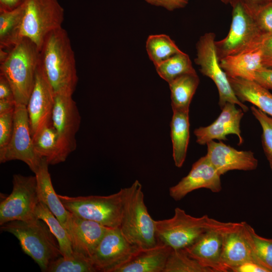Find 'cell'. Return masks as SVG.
Instances as JSON below:
<instances>
[{"label":"cell","mask_w":272,"mask_h":272,"mask_svg":"<svg viewBox=\"0 0 272 272\" xmlns=\"http://www.w3.org/2000/svg\"><path fill=\"white\" fill-rule=\"evenodd\" d=\"M270 1H272V0H270Z\"/></svg>","instance_id":"7dc6e473"},{"label":"cell","mask_w":272,"mask_h":272,"mask_svg":"<svg viewBox=\"0 0 272 272\" xmlns=\"http://www.w3.org/2000/svg\"><path fill=\"white\" fill-rule=\"evenodd\" d=\"M146 47L148 56L155 66L181 51L168 35L163 34L149 35Z\"/></svg>","instance_id":"1f68e13d"},{"label":"cell","mask_w":272,"mask_h":272,"mask_svg":"<svg viewBox=\"0 0 272 272\" xmlns=\"http://www.w3.org/2000/svg\"><path fill=\"white\" fill-rule=\"evenodd\" d=\"M206 188L218 193L221 191V175L212 165L207 156L194 163L188 174L169 188V195L175 201L183 198L193 190Z\"/></svg>","instance_id":"9a60e30c"},{"label":"cell","mask_w":272,"mask_h":272,"mask_svg":"<svg viewBox=\"0 0 272 272\" xmlns=\"http://www.w3.org/2000/svg\"><path fill=\"white\" fill-rule=\"evenodd\" d=\"M40 202L36 176L14 174L12 191L1 200L0 225L37 218L35 212Z\"/></svg>","instance_id":"ba28073f"},{"label":"cell","mask_w":272,"mask_h":272,"mask_svg":"<svg viewBox=\"0 0 272 272\" xmlns=\"http://www.w3.org/2000/svg\"><path fill=\"white\" fill-rule=\"evenodd\" d=\"M232 228L209 230L184 249L191 257L213 272H226L221 258L223 235L225 231Z\"/></svg>","instance_id":"ac0fdd59"},{"label":"cell","mask_w":272,"mask_h":272,"mask_svg":"<svg viewBox=\"0 0 272 272\" xmlns=\"http://www.w3.org/2000/svg\"><path fill=\"white\" fill-rule=\"evenodd\" d=\"M233 90L242 103L248 102L272 116V94L254 81L228 78Z\"/></svg>","instance_id":"cb8c5ba5"},{"label":"cell","mask_w":272,"mask_h":272,"mask_svg":"<svg viewBox=\"0 0 272 272\" xmlns=\"http://www.w3.org/2000/svg\"><path fill=\"white\" fill-rule=\"evenodd\" d=\"M41 160L34 149L27 107L22 104H16L12 135L6 149L0 155V162L20 160L26 164L35 174Z\"/></svg>","instance_id":"8fae6325"},{"label":"cell","mask_w":272,"mask_h":272,"mask_svg":"<svg viewBox=\"0 0 272 272\" xmlns=\"http://www.w3.org/2000/svg\"><path fill=\"white\" fill-rule=\"evenodd\" d=\"M16 102L14 101L0 100V114L15 110Z\"/></svg>","instance_id":"f6af8a7d"},{"label":"cell","mask_w":272,"mask_h":272,"mask_svg":"<svg viewBox=\"0 0 272 272\" xmlns=\"http://www.w3.org/2000/svg\"><path fill=\"white\" fill-rule=\"evenodd\" d=\"M1 230L15 236L24 252L46 271L50 263L62 256L57 239L47 224L36 218L13 221L1 226Z\"/></svg>","instance_id":"5b68a950"},{"label":"cell","mask_w":272,"mask_h":272,"mask_svg":"<svg viewBox=\"0 0 272 272\" xmlns=\"http://www.w3.org/2000/svg\"><path fill=\"white\" fill-rule=\"evenodd\" d=\"M164 272H213L191 257L185 249H172Z\"/></svg>","instance_id":"836d02e7"},{"label":"cell","mask_w":272,"mask_h":272,"mask_svg":"<svg viewBox=\"0 0 272 272\" xmlns=\"http://www.w3.org/2000/svg\"><path fill=\"white\" fill-rule=\"evenodd\" d=\"M199 83L196 72L181 75L168 83L172 110H189L190 104Z\"/></svg>","instance_id":"484cf974"},{"label":"cell","mask_w":272,"mask_h":272,"mask_svg":"<svg viewBox=\"0 0 272 272\" xmlns=\"http://www.w3.org/2000/svg\"><path fill=\"white\" fill-rule=\"evenodd\" d=\"M262 41L243 51L220 60V65L228 78L254 81L255 72L264 67Z\"/></svg>","instance_id":"ffe728a7"},{"label":"cell","mask_w":272,"mask_h":272,"mask_svg":"<svg viewBox=\"0 0 272 272\" xmlns=\"http://www.w3.org/2000/svg\"><path fill=\"white\" fill-rule=\"evenodd\" d=\"M55 94L39 63L34 85L26 106L32 138L51 122Z\"/></svg>","instance_id":"5bb4252c"},{"label":"cell","mask_w":272,"mask_h":272,"mask_svg":"<svg viewBox=\"0 0 272 272\" xmlns=\"http://www.w3.org/2000/svg\"><path fill=\"white\" fill-rule=\"evenodd\" d=\"M172 110L170 123L172 156L175 165L180 168L185 161L189 141V110Z\"/></svg>","instance_id":"d4e9b609"},{"label":"cell","mask_w":272,"mask_h":272,"mask_svg":"<svg viewBox=\"0 0 272 272\" xmlns=\"http://www.w3.org/2000/svg\"><path fill=\"white\" fill-rule=\"evenodd\" d=\"M221 258L226 272L246 262H257L244 235L242 222L223 233Z\"/></svg>","instance_id":"44dd1931"},{"label":"cell","mask_w":272,"mask_h":272,"mask_svg":"<svg viewBox=\"0 0 272 272\" xmlns=\"http://www.w3.org/2000/svg\"><path fill=\"white\" fill-rule=\"evenodd\" d=\"M139 250L126 239L119 228H109L90 259L98 271L114 272Z\"/></svg>","instance_id":"4fadbf2b"},{"label":"cell","mask_w":272,"mask_h":272,"mask_svg":"<svg viewBox=\"0 0 272 272\" xmlns=\"http://www.w3.org/2000/svg\"><path fill=\"white\" fill-rule=\"evenodd\" d=\"M14 110L0 114V155L6 149L12 135Z\"/></svg>","instance_id":"d590c367"},{"label":"cell","mask_w":272,"mask_h":272,"mask_svg":"<svg viewBox=\"0 0 272 272\" xmlns=\"http://www.w3.org/2000/svg\"><path fill=\"white\" fill-rule=\"evenodd\" d=\"M261 44L262 64L265 67L272 68V35L265 37Z\"/></svg>","instance_id":"60d3db41"},{"label":"cell","mask_w":272,"mask_h":272,"mask_svg":"<svg viewBox=\"0 0 272 272\" xmlns=\"http://www.w3.org/2000/svg\"><path fill=\"white\" fill-rule=\"evenodd\" d=\"M216 35L206 33L200 36L196 44L195 64L199 66L200 72L210 78L215 84L219 92V105L222 109L226 103L238 105L246 112L248 107L235 95L229 78L220 65L215 44Z\"/></svg>","instance_id":"9c48e42d"},{"label":"cell","mask_w":272,"mask_h":272,"mask_svg":"<svg viewBox=\"0 0 272 272\" xmlns=\"http://www.w3.org/2000/svg\"><path fill=\"white\" fill-rule=\"evenodd\" d=\"M238 224L220 222L207 215L194 217L179 208L175 209L172 218L155 221L159 243L167 245L172 249L187 247L209 230L230 229Z\"/></svg>","instance_id":"277c9868"},{"label":"cell","mask_w":272,"mask_h":272,"mask_svg":"<svg viewBox=\"0 0 272 272\" xmlns=\"http://www.w3.org/2000/svg\"><path fill=\"white\" fill-rule=\"evenodd\" d=\"M0 100L15 101L12 88L5 77L0 75Z\"/></svg>","instance_id":"7bdbcfd3"},{"label":"cell","mask_w":272,"mask_h":272,"mask_svg":"<svg viewBox=\"0 0 272 272\" xmlns=\"http://www.w3.org/2000/svg\"><path fill=\"white\" fill-rule=\"evenodd\" d=\"M24 4L11 11H0V48H12L17 42Z\"/></svg>","instance_id":"83f0119b"},{"label":"cell","mask_w":272,"mask_h":272,"mask_svg":"<svg viewBox=\"0 0 272 272\" xmlns=\"http://www.w3.org/2000/svg\"><path fill=\"white\" fill-rule=\"evenodd\" d=\"M123 207L119 229L126 239L139 249L159 244L155 221L150 216L144 201L142 186L137 180L122 188Z\"/></svg>","instance_id":"7a4b0ae2"},{"label":"cell","mask_w":272,"mask_h":272,"mask_svg":"<svg viewBox=\"0 0 272 272\" xmlns=\"http://www.w3.org/2000/svg\"><path fill=\"white\" fill-rule=\"evenodd\" d=\"M172 249L166 245L139 250L131 258L114 272H164Z\"/></svg>","instance_id":"7402d4cb"},{"label":"cell","mask_w":272,"mask_h":272,"mask_svg":"<svg viewBox=\"0 0 272 272\" xmlns=\"http://www.w3.org/2000/svg\"><path fill=\"white\" fill-rule=\"evenodd\" d=\"M33 142L35 152L40 159H45L49 165L62 162L57 133L52 121L33 138Z\"/></svg>","instance_id":"4316f807"},{"label":"cell","mask_w":272,"mask_h":272,"mask_svg":"<svg viewBox=\"0 0 272 272\" xmlns=\"http://www.w3.org/2000/svg\"><path fill=\"white\" fill-rule=\"evenodd\" d=\"M47 272H96L98 271L91 259L84 254L74 252L72 255L61 256L49 265Z\"/></svg>","instance_id":"d6a6232c"},{"label":"cell","mask_w":272,"mask_h":272,"mask_svg":"<svg viewBox=\"0 0 272 272\" xmlns=\"http://www.w3.org/2000/svg\"><path fill=\"white\" fill-rule=\"evenodd\" d=\"M254 81L268 90H272V68L264 67L255 72Z\"/></svg>","instance_id":"ab89813d"},{"label":"cell","mask_w":272,"mask_h":272,"mask_svg":"<svg viewBox=\"0 0 272 272\" xmlns=\"http://www.w3.org/2000/svg\"><path fill=\"white\" fill-rule=\"evenodd\" d=\"M245 238L255 260L272 272V238H266L258 235L246 222H242Z\"/></svg>","instance_id":"f1b7e54d"},{"label":"cell","mask_w":272,"mask_h":272,"mask_svg":"<svg viewBox=\"0 0 272 272\" xmlns=\"http://www.w3.org/2000/svg\"><path fill=\"white\" fill-rule=\"evenodd\" d=\"M35 214L37 218L42 220L47 224L55 237L62 256L67 257L72 255L74 251L67 231L47 206L40 202L37 207Z\"/></svg>","instance_id":"f546056e"},{"label":"cell","mask_w":272,"mask_h":272,"mask_svg":"<svg viewBox=\"0 0 272 272\" xmlns=\"http://www.w3.org/2000/svg\"><path fill=\"white\" fill-rule=\"evenodd\" d=\"M251 110L261 127V143L264 154L272 155V117L255 106L251 107Z\"/></svg>","instance_id":"e575fe53"},{"label":"cell","mask_w":272,"mask_h":272,"mask_svg":"<svg viewBox=\"0 0 272 272\" xmlns=\"http://www.w3.org/2000/svg\"><path fill=\"white\" fill-rule=\"evenodd\" d=\"M230 271L233 272H269V271L260 264L253 261H248L233 267Z\"/></svg>","instance_id":"b9f144b4"},{"label":"cell","mask_w":272,"mask_h":272,"mask_svg":"<svg viewBox=\"0 0 272 272\" xmlns=\"http://www.w3.org/2000/svg\"><path fill=\"white\" fill-rule=\"evenodd\" d=\"M265 155L269 163V165L270 167V169L272 171V155H269V154H265Z\"/></svg>","instance_id":"bcb514c9"},{"label":"cell","mask_w":272,"mask_h":272,"mask_svg":"<svg viewBox=\"0 0 272 272\" xmlns=\"http://www.w3.org/2000/svg\"><path fill=\"white\" fill-rule=\"evenodd\" d=\"M270 0H220L226 5H230L232 7L240 4L245 11L254 18L259 8Z\"/></svg>","instance_id":"74e56055"},{"label":"cell","mask_w":272,"mask_h":272,"mask_svg":"<svg viewBox=\"0 0 272 272\" xmlns=\"http://www.w3.org/2000/svg\"><path fill=\"white\" fill-rule=\"evenodd\" d=\"M108 228L69 212L67 232L74 252L90 258Z\"/></svg>","instance_id":"d6986e66"},{"label":"cell","mask_w":272,"mask_h":272,"mask_svg":"<svg viewBox=\"0 0 272 272\" xmlns=\"http://www.w3.org/2000/svg\"><path fill=\"white\" fill-rule=\"evenodd\" d=\"M254 19L263 34L267 36L272 35V1L262 6Z\"/></svg>","instance_id":"8d00e7d4"},{"label":"cell","mask_w":272,"mask_h":272,"mask_svg":"<svg viewBox=\"0 0 272 272\" xmlns=\"http://www.w3.org/2000/svg\"><path fill=\"white\" fill-rule=\"evenodd\" d=\"M51 121L57 133L63 162L76 149V135L81 123L79 111L72 96L55 95Z\"/></svg>","instance_id":"7c38bea8"},{"label":"cell","mask_w":272,"mask_h":272,"mask_svg":"<svg viewBox=\"0 0 272 272\" xmlns=\"http://www.w3.org/2000/svg\"><path fill=\"white\" fill-rule=\"evenodd\" d=\"M155 67L159 76L168 83L181 75L196 73L189 56L182 51L155 66Z\"/></svg>","instance_id":"4dcf8cb0"},{"label":"cell","mask_w":272,"mask_h":272,"mask_svg":"<svg viewBox=\"0 0 272 272\" xmlns=\"http://www.w3.org/2000/svg\"><path fill=\"white\" fill-rule=\"evenodd\" d=\"M58 196L66 210L76 216L108 228L119 227L122 213V188L106 196Z\"/></svg>","instance_id":"52a82bcc"},{"label":"cell","mask_w":272,"mask_h":272,"mask_svg":"<svg viewBox=\"0 0 272 272\" xmlns=\"http://www.w3.org/2000/svg\"><path fill=\"white\" fill-rule=\"evenodd\" d=\"M218 117L210 125L195 128L194 134L196 142L200 145L214 140L227 141V135L235 134L238 138V145L243 142L240 130V122L244 115L241 108H237L235 104L227 102L221 109Z\"/></svg>","instance_id":"2e32d148"},{"label":"cell","mask_w":272,"mask_h":272,"mask_svg":"<svg viewBox=\"0 0 272 272\" xmlns=\"http://www.w3.org/2000/svg\"><path fill=\"white\" fill-rule=\"evenodd\" d=\"M24 4V12L17 43L28 38L40 51L46 36L62 27L64 9L57 0H26Z\"/></svg>","instance_id":"8992f818"},{"label":"cell","mask_w":272,"mask_h":272,"mask_svg":"<svg viewBox=\"0 0 272 272\" xmlns=\"http://www.w3.org/2000/svg\"><path fill=\"white\" fill-rule=\"evenodd\" d=\"M266 36L258 28L253 17L241 5L238 4L233 7L232 21L227 35L215 41L219 60L260 43Z\"/></svg>","instance_id":"30bf717a"},{"label":"cell","mask_w":272,"mask_h":272,"mask_svg":"<svg viewBox=\"0 0 272 272\" xmlns=\"http://www.w3.org/2000/svg\"><path fill=\"white\" fill-rule=\"evenodd\" d=\"M39 64L55 95L72 96L78 81L75 56L68 34L62 27L45 38Z\"/></svg>","instance_id":"6da1fadb"},{"label":"cell","mask_w":272,"mask_h":272,"mask_svg":"<svg viewBox=\"0 0 272 272\" xmlns=\"http://www.w3.org/2000/svg\"><path fill=\"white\" fill-rule=\"evenodd\" d=\"M49 165L45 159H42L39 167L35 173L39 200L47 206L67 231L69 211L63 205L53 187L48 171Z\"/></svg>","instance_id":"603a6c76"},{"label":"cell","mask_w":272,"mask_h":272,"mask_svg":"<svg viewBox=\"0 0 272 272\" xmlns=\"http://www.w3.org/2000/svg\"><path fill=\"white\" fill-rule=\"evenodd\" d=\"M39 49L28 38H23L14 45L0 65V75L9 82L16 104L27 106L33 90Z\"/></svg>","instance_id":"3957f363"},{"label":"cell","mask_w":272,"mask_h":272,"mask_svg":"<svg viewBox=\"0 0 272 272\" xmlns=\"http://www.w3.org/2000/svg\"><path fill=\"white\" fill-rule=\"evenodd\" d=\"M209 161L221 176L231 170L251 171L258 166V160L251 151H238L221 141L207 144Z\"/></svg>","instance_id":"e0dca14e"},{"label":"cell","mask_w":272,"mask_h":272,"mask_svg":"<svg viewBox=\"0 0 272 272\" xmlns=\"http://www.w3.org/2000/svg\"><path fill=\"white\" fill-rule=\"evenodd\" d=\"M147 3L172 11L184 8L190 0H145Z\"/></svg>","instance_id":"f35d334b"},{"label":"cell","mask_w":272,"mask_h":272,"mask_svg":"<svg viewBox=\"0 0 272 272\" xmlns=\"http://www.w3.org/2000/svg\"><path fill=\"white\" fill-rule=\"evenodd\" d=\"M26 0H0V11H11L22 5Z\"/></svg>","instance_id":"ee69618b"}]
</instances>
